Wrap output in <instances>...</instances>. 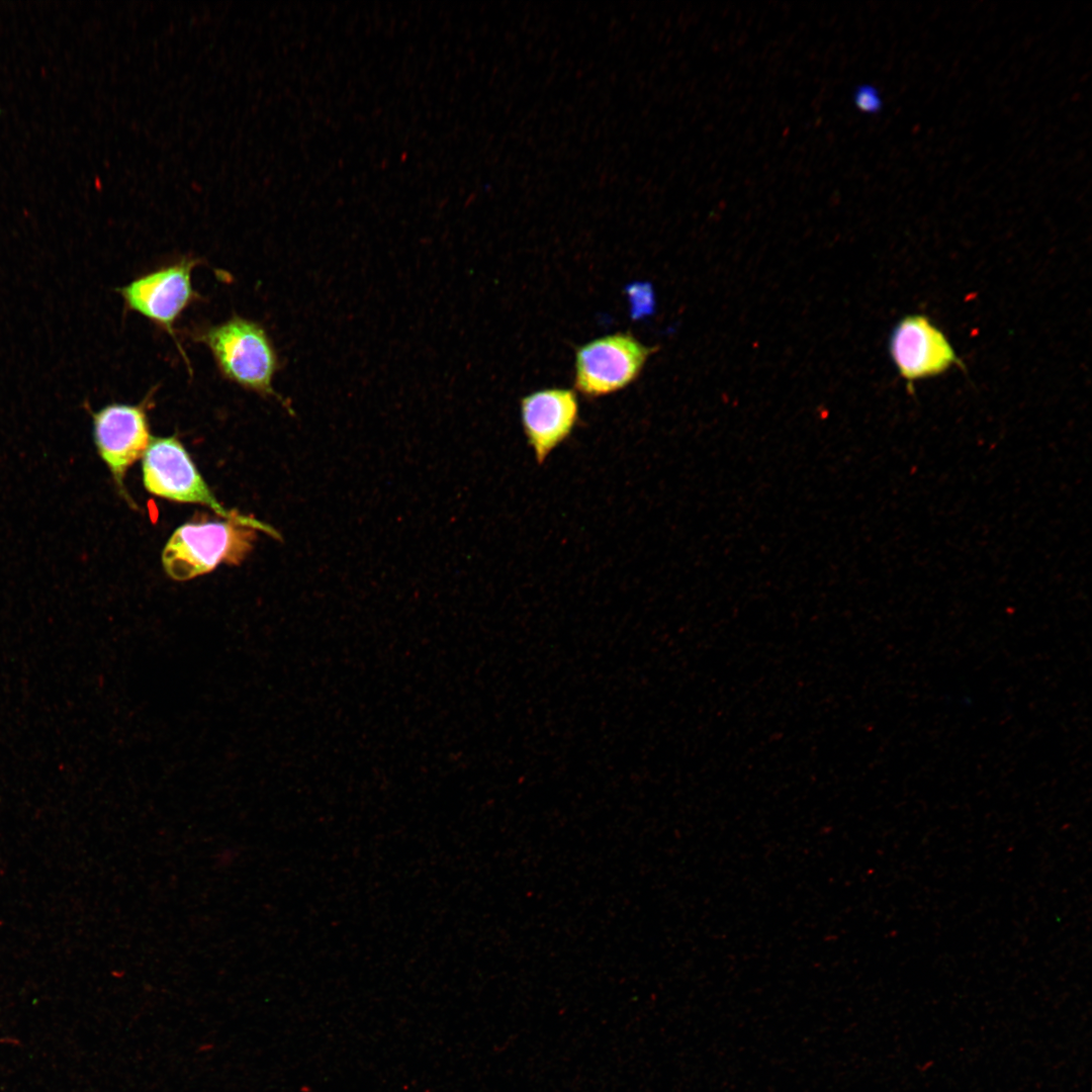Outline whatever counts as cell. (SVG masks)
<instances>
[{"label":"cell","mask_w":1092,"mask_h":1092,"mask_svg":"<svg viewBox=\"0 0 1092 1092\" xmlns=\"http://www.w3.org/2000/svg\"><path fill=\"white\" fill-rule=\"evenodd\" d=\"M654 351L629 333L587 342L575 352L574 386L587 397L617 392L638 378Z\"/></svg>","instance_id":"obj_4"},{"label":"cell","mask_w":1092,"mask_h":1092,"mask_svg":"<svg viewBox=\"0 0 1092 1092\" xmlns=\"http://www.w3.org/2000/svg\"><path fill=\"white\" fill-rule=\"evenodd\" d=\"M628 294L632 316L640 317L653 311L654 294L649 284H632L628 287Z\"/></svg>","instance_id":"obj_9"},{"label":"cell","mask_w":1092,"mask_h":1092,"mask_svg":"<svg viewBox=\"0 0 1092 1092\" xmlns=\"http://www.w3.org/2000/svg\"><path fill=\"white\" fill-rule=\"evenodd\" d=\"M142 470L144 485L150 493L174 502L209 507L223 519L238 521L281 540L273 527L220 505L183 444L174 436L152 438L143 456Z\"/></svg>","instance_id":"obj_3"},{"label":"cell","mask_w":1092,"mask_h":1092,"mask_svg":"<svg viewBox=\"0 0 1092 1092\" xmlns=\"http://www.w3.org/2000/svg\"><path fill=\"white\" fill-rule=\"evenodd\" d=\"M257 540L256 529L238 521L200 517L178 527L162 553L166 573L185 581L212 571L221 563L241 564Z\"/></svg>","instance_id":"obj_2"},{"label":"cell","mask_w":1092,"mask_h":1092,"mask_svg":"<svg viewBox=\"0 0 1092 1092\" xmlns=\"http://www.w3.org/2000/svg\"><path fill=\"white\" fill-rule=\"evenodd\" d=\"M521 422L535 460L543 464L572 433L578 420L576 394L566 388H546L520 401Z\"/></svg>","instance_id":"obj_8"},{"label":"cell","mask_w":1092,"mask_h":1092,"mask_svg":"<svg viewBox=\"0 0 1092 1092\" xmlns=\"http://www.w3.org/2000/svg\"><path fill=\"white\" fill-rule=\"evenodd\" d=\"M853 102L856 108L866 113H876L882 108L883 101L876 87L872 85L858 86L853 92Z\"/></svg>","instance_id":"obj_10"},{"label":"cell","mask_w":1092,"mask_h":1092,"mask_svg":"<svg viewBox=\"0 0 1092 1092\" xmlns=\"http://www.w3.org/2000/svg\"><path fill=\"white\" fill-rule=\"evenodd\" d=\"M199 263L197 259L183 258L134 278L116 292L128 310L148 318L177 343L174 325L189 305L201 298L191 281L192 270ZM179 351L187 359L180 347Z\"/></svg>","instance_id":"obj_5"},{"label":"cell","mask_w":1092,"mask_h":1092,"mask_svg":"<svg viewBox=\"0 0 1092 1092\" xmlns=\"http://www.w3.org/2000/svg\"><path fill=\"white\" fill-rule=\"evenodd\" d=\"M889 349L900 376L908 382L940 375L960 363L946 336L923 314L900 320Z\"/></svg>","instance_id":"obj_7"},{"label":"cell","mask_w":1092,"mask_h":1092,"mask_svg":"<svg viewBox=\"0 0 1092 1092\" xmlns=\"http://www.w3.org/2000/svg\"><path fill=\"white\" fill-rule=\"evenodd\" d=\"M148 398L136 405L113 402L96 412L88 408L97 453L124 496L126 471L143 458L153 438L147 416Z\"/></svg>","instance_id":"obj_6"},{"label":"cell","mask_w":1092,"mask_h":1092,"mask_svg":"<svg viewBox=\"0 0 1092 1092\" xmlns=\"http://www.w3.org/2000/svg\"><path fill=\"white\" fill-rule=\"evenodd\" d=\"M193 339L209 349L226 380L274 397L292 412L273 387L280 362L271 339L259 323L233 315L218 325L196 331Z\"/></svg>","instance_id":"obj_1"}]
</instances>
